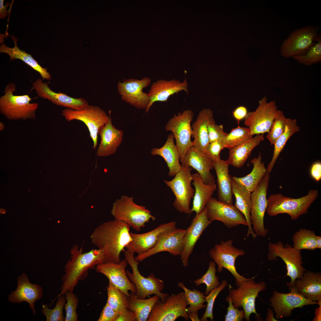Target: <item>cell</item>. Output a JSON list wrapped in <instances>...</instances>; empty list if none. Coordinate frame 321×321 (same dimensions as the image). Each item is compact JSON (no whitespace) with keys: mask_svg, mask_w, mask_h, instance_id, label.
<instances>
[{"mask_svg":"<svg viewBox=\"0 0 321 321\" xmlns=\"http://www.w3.org/2000/svg\"><path fill=\"white\" fill-rule=\"evenodd\" d=\"M130 228L126 223L116 219L104 222L92 232L91 241L97 248L103 250L106 262L119 263L120 253L133 241Z\"/></svg>","mask_w":321,"mask_h":321,"instance_id":"1","label":"cell"},{"mask_svg":"<svg viewBox=\"0 0 321 321\" xmlns=\"http://www.w3.org/2000/svg\"><path fill=\"white\" fill-rule=\"evenodd\" d=\"M70 259L64 266L65 274L62 277V284L58 296L64 295L68 291L73 292L82 276L89 269L106 262L102 249H92L83 252V248L74 245L70 251Z\"/></svg>","mask_w":321,"mask_h":321,"instance_id":"2","label":"cell"},{"mask_svg":"<svg viewBox=\"0 0 321 321\" xmlns=\"http://www.w3.org/2000/svg\"><path fill=\"white\" fill-rule=\"evenodd\" d=\"M16 89V85L12 82L5 87L4 94L0 97L1 113L10 120L34 119L38 104L30 103L32 98L28 95H15Z\"/></svg>","mask_w":321,"mask_h":321,"instance_id":"3","label":"cell"},{"mask_svg":"<svg viewBox=\"0 0 321 321\" xmlns=\"http://www.w3.org/2000/svg\"><path fill=\"white\" fill-rule=\"evenodd\" d=\"M318 195L317 189L310 190L306 195L298 198L286 196L280 193L271 194L267 199L266 211L270 216L285 213L289 215L291 219L296 220L308 213Z\"/></svg>","mask_w":321,"mask_h":321,"instance_id":"4","label":"cell"},{"mask_svg":"<svg viewBox=\"0 0 321 321\" xmlns=\"http://www.w3.org/2000/svg\"><path fill=\"white\" fill-rule=\"evenodd\" d=\"M124 252L125 259L131 267L132 271V272L130 273L126 270V274L135 287L136 296L139 298L144 299L148 295L154 294L158 296L162 302H164L166 297L170 294L161 292L164 286L163 281L156 278L153 273L147 277L143 276L139 270L138 265L139 262L135 260L134 253L127 249Z\"/></svg>","mask_w":321,"mask_h":321,"instance_id":"5","label":"cell"},{"mask_svg":"<svg viewBox=\"0 0 321 321\" xmlns=\"http://www.w3.org/2000/svg\"><path fill=\"white\" fill-rule=\"evenodd\" d=\"M111 213L115 219L125 222L137 231L144 227L150 219L155 220L145 207L136 204L133 197L126 195L122 196L114 203Z\"/></svg>","mask_w":321,"mask_h":321,"instance_id":"6","label":"cell"},{"mask_svg":"<svg viewBox=\"0 0 321 321\" xmlns=\"http://www.w3.org/2000/svg\"><path fill=\"white\" fill-rule=\"evenodd\" d=\"M268 250V258L269 260H277V258L278 257L285 263L287 270L286 276L290 277L291 280L290 282L287 284L289 290L295 288V280L301 278L306 271L303 266L301 251L288 244L284 245L280 241L275 243L270 242Z\"/></svg>","mask_w":321,"mask_h":321,"instance_id":"7","label":"cell"},{"mask_svg":"<svg viewBox=\"0 0 321 321\" xmlns=\"http://www.w3.org/2000/svg\"><path fill=\"white\" fill-rule=\"evenodd\" d=\"M192 169L191 167L181 165V169L172 179L164 180L175 196L173 203L174 207L180 213L188 214L192 213L190 205L194 193V190L191 185Z\"/></svg>","mask_w":321,"mask_h":321,"instance_id":"8","label":"cell"},{"mask_svg":"<svg viewBox=\"0 0 321 321\" xmlns=\"http://www.w3.org/2000/svg\"><path fill=\"white\" fill-rule=\"evenodd\" d=\"M254 277L248 278L241 284L237 289L232 288L229 285L228 295L230 298L235 308L242 307L245 313V319L250 320V317L252 313L256 314L257 319L260 318V315L258 314L255 308V301L259 293L266 289V284L263 281L256 283Z\"/></svg>","mask_w":321,"mask_h":321,"instance_id":"9","label":"cell"},{"mask_svg":"<svg viewBox=\"0 0 321 321\" xmlns=\"http://www.w3.org/2000/svg\"><path fill=\"white\" fill-rule=\"evenodd\" d=\"M111 112L109 111L108 116L99 106L89 105L85 108L79 110L65 108L62 110V114L67 121L76 120L81 121L85 124L93 142V148L95 149L97 145L99 130L109 121Z\"/></svg>","mask_w":321,"mask_h":321,"instance_id":"10","label":"cell"},{"mask_svg":"<svg viewBox=\"0 0 321 321\" xmlns=\"http://www.w3.org/2000/svg\"><path fill=\"white\" fill-rule=\"evenodd\" d=\"M194 116L192 110H186L182 113L174 115L165 126L166 130L171 132L173 135L181 164L187 151L193 145L191 140L192 132L191 123Z\"/></svg>","mask_w":321,"mask_h":321,"instance_id":"11","label":"cell"},{"mask_svg":"<svg viewBox=\"0 0 321 321\" xmlns=\"http://www.w3.org/2000/svg\"><path fill=\"white\" fill-rule=\"evenodd\" d=\"M184 291L172 293L163 302L159 299L154 305L147 321H174L180 317L188 321Z\"/></svg>","mask_w":321,"mask_h":321,"instance_id":"12","label":"cell"},{"mask_svg":"<svg viewBox=\"0 0 321 321\" xmlns=\"http://www.w3.org/2000/svg\"><path fill=\"white\" fill-rule=\"evenodd\" d=\"M233 243V240L231 239L221 241L210 249L209 254L217 264L218 272H222L224 268L226 269L235 277L236 285L238 287L248 278L241 275L237 271L235 260L238 257L244 255L245 252L243 249L234 246Z\"/></svg>","mask_w":321,"mask_h":321,"instance_id":"13","label":"cell"},{"mask_svg":"<svg viewBox=\"0 0 321 321\" xmlns=\"http://www.w3.org/2000/svg\"><path fill=\"white\" fill-rule=\"evenodd\" d=\"M317 26L307 25L292 32L284 40L280 48L282 56L289 58L305 54L319 35Z\"/></svg>","mask_w":321,"mask_h":321,"instance_id":"14","label":"cell"},{"mask_svg":"<svg viewBox=\"0 0 321 321\" xmlns=\"http://www.w3.org/2000/svg\"><path fill=\"white\" fill-rule=\"evenodd\" d=\"M270 174L268 172L266 173L257 188L251 193L250 219L257 237H265L268 231L265 228L264 218L267 204Z\"/></svg>","mask_w":321,"mask_h":321,"instance_id":"15","label":"cell"},{"mask_svg":"<svg viewBox=\"0 0 321 321\" xmlns=\"http://www.w3.org/2000/svg\"><path fill=\"white\" fill-rule=\"evenodd\" d=\"M278 110L275 100L268 102L267 97L264 96L259 101L255 111L248 112L244 124L250 129L252 135L268 133Z\"/></svg>","mask_w":321,"mask_h":321,"instance_id":"16","label":"cell"},{"mask_svg":"<svg viewBox=\"0 0 321 321\" xmlns=\"http://www.w3.org/2000/svg\"><path fill=\"white\" fill-rule=\"evenodd\" d=\"M150 78L145 77L141 80L133 78L119 81L117 89L122 100L139 109H145L148 105L150 97L143 89L151 84Z\"/></svg>","mask_w":321,"mask_h":321,"instance_id":"17","label":"cell"},{"mask_svg":"<svg viewBox=\"0 0 321 321\" xmlns=\"http://www.w3.org/2000/svg\"><path fill=\"white\" fill-rule=\"evenodd\" d=\"M206 208L208 218L211 223L218 221L229 228L240 225L248 226L244 216L235 205L228 204L212 197L207 202Z\"/></svg>","mask_w":321,"mask_h":321,"instance_id":"18","label":"cell"},{"mask_svg":"<svg viewBox=\"0 0 321 321\" xmlns=\"http://www.w3.org/2000/svg\"><path fill=\"white\" fill-rule=\"evenodd\" d=\"M289 291V293H286L274 291L269 299L270 306L275 311L276 319L291 317L292 311L295 309L302 308L307 305L318 304V301L305 298L297 292L295 288Z\"/></svg>","mask_w":321,"mask_h":321,"instance_id":"19","label":"cell"},{"mask_svg":"<svg viewBox=\"0 0 321 321\" xmlns=\"http://www.w3.org/2000/svg\"><path fill=\"white\" fill-rule=\"evenodd\" d=\"M176 222L160 224L149 232L142 234L130 232L133 241L125 247L127 250L139 255L152 248L166 233L177 228Z\"/></svg>","mask_w":321,"mask_h":321,"instance_id":"20","label":"cell"},{"mask_svg":"<svg viewBox=\"0 0 321 321\" xmlns=\"http://www.w3.org/2000/svg\"><path fill=\"white\" fill-rule=\"evenodd\" d=\"M186 230L176 228L165 234L152 248L135 257L141 262L160 252L166 251L174 256H180L184 248V237Z\"/></svg>","mask_w":321,"mask_h":321,"instance_id":"21","label":"cell"},{"mask_svg":"<svg viewBox=\"0 0 321 321\" xmlns=\"http://www.w3.org/2000/svg\"><path fill=\"white\" fill-rule=\"evenodd\" d=\"M33 88L37 95L48 100L58 106L74 110H81L89 104L87 101L82 98H75L61 92L53 91L48 86L47 82H43L39 78L32 84Z\"/></svg>","mask_w":321,"mask_h":321,"instance_id":"22","label":"cell"},{"mask_svg":"<svg viewBox=\"0 0 321 321\" xmlns=\"http://www.w3.org/2000/svg\"><path fill=\"white\" fill-rule=\"evenodd\" d=\"M128 263L125 260L118 263L109 262L96 265V270L106 276L114 285L120 289L128 297L129 291L135 294L136 289L126 274L125 269Z\"/></svg>","mask_w":321,"mask_h":321,"instance_id":"23","label":"cell"},{"mask_svg":"<svg viewBox=\"0 0 321 321\" xmlns=\"http://www.w3.org/2000/svg\"><path fill=\"white\" fill-rule=\"evenodd\" d=\"M17 287L8 296L9 301L13 303H21L25 301L28 303L30 308L35 314V303L41 299L43 296V289L39 285L32 283L27 275L23 273L17 278Z\"/></svg>","mask_w":321,"mask_h":321,"instance_id":"24","label":"cell"},{"mask_svg":"<svg viewBox=\"0 0 321 321\" xmlns=\"http://www.w3.org/2000/svg\"><path fill=\"white\" fill-rule=\"evenodd\" d=\"M212 223L207 215L206 207L199 213L196 214L190 226L186 229L184 246L180 255L182 265H188V259L197 241L206 229Z\"/></svg>","mask_w":321,"mask_h":321,"instance_id":"25","label":"cell"},{"mask_svg":"<svg viewBox=\"0 0 321 321\" xmlns=\"http://www.w3.org/2000/svg\"><path fill=\"white\" fill-rule=\"evenodd\" d=\"M188 84L185 78L182 82L173 79L168 80L160 79L153 82L149 90L150 101L145 112H149L151 106L156 102H166L170 96L183 91L188 93Z\"/></svg>","mask_w":321,"mask_h":321,"instance_id":"26","label":"cell"},{"mask_svg":"<svg viewBox=\"0 0 321 321\" xmlns=\"http://www.w3.org/2000/svg\"><path fill=\"white\" fill-rule=\"evenodd\" d=\"M214 120L212 111L210 108H203L191 125L192 136L194 138L193 146L196 151L205 155L209 143L208 126Z\"/></svg>","mask_w":321,"mask_h":321,"instance_id":"27","label":"cell"},{"mask_svg":"<svg viewBox=\"0 0 321 321\" xmlns=\"http://www.w3.org/2000/svg\"><path fill=\"white\" fill-rule=\"evenodd\" d=\"M214 162L207 155L196 151L193 146L187 151L183 163L181 164L195 169L204 183L207 184H215L214 176L210 172L214 169Z\"/></svg>","mask_w":321,"mask_h":321,"instance_id":"28","label":"cell"},{"mask_svg":"<svg viewBox=\"0 0 321 321\" xmlns=\"http://www.w3.org/2000/svg\"><path fill=\"white\" fill-rule=\"evenodd\" d=\"M98 133L101 141L97 149V155L105 157L114 153L121 143L123 133L113 125L111 117L108 122L100 128Z\"/></svg>","mask_w":321,"mask_h":321,"instance_id":"29","label":"cell"},{"mask_svg":"<svg viewBox=\"0 0 321 321\" xmlns=\"http://www.w3.org/2000/svg\"><path fill=\"white\" fill-rule=\"evenodd\" d=\"M295 283L297 292L305 298L316 301L321 300L320 273L306 270Z\"/></svg>","mask_w":321,"mask_h":321,"instance_id":"30","label":"cell"},{"mask_svg":"<svg viewBox=\"0 0 321 321\" xmlns=\"http://www.w3.org/2000/svg\"><path fill=\"white\" fill-rule=\"evenodd\" d=\"M229 165L227 160L221 159L214 162L213 167L217 177L218 200L232 204L233 193Z\"/></svg>","mask_w":321,"mask_h":321,"instance_id":"31","label":"cell"},{"mask_svg":"<svg viewBox=\"0 0 321 321\" xmlns=\"http://www.w3.org/2000/svg\"><path fill=\"white\" fill-rule=\"evenodd\" d=\"M174 139L173 135L171 133L168 136L162 147L160 148H153L151 151L152 155L160 156L165 160L169 169L168 175L169 177H174L181 167L179 162L180 155Z\"/></svg>","mask_w":321,"mask_h":321,"instance_id":"32","label":"cell"},{"mask_svg":"<svg viewBox=\"0 0 321 321\" xmlns=\"http://www.w3.org/2000/svg\"><path fill=\"white\" fill-rule=\"evenodd\" d=\"M231 180L232 193L235 199V205L244 215L248 223V231L246 237L251 235L253 238H256L250 219L251 192L244 185L231 178Z\"/></svg>","mask_w":321,"mask_h":321,"instance_id":"33","label":"cell"},{"mask_svg":"<svg viewBox=\"0 0 321 321\" xmlns=\"http://www.w3.org/2000/svg\"><path fill=\"white\" fill-rule=\"evenodd\" d=\"M192 176L195 190L191 210L192 213L194 212L197 214L205 208L207 202L212 197L214 192L216 190L217 186L216 184L204 183L197 172L192 174Z\"/></svg>","mask_w":321,"mask_h":321,"instance_id":"34","label":"cell"},{"mask_svg":"<svg viewBox=\"0 0 321 321\" xmlns=\"http://www.w3.org/2000/svg\"><path fill=\"white\" fill-rule=\"evenodd\" d=\"M263 140V134L256 135L249 140L229 149L227 160L229 165L237 168L242 167L252 150Z\"/></svg>","mask_w":321,"mask_h":321,"instance_id":"35","label":"cell"},{"mask_svg":"<svg viewBox=\"0 0 321 321\" xmlns=\"http://www.w3.org/2000/svg\"><path fill=\"white\" fill-rule=\"evenodd\" d=\"M11 37L13 40L14 47L11 48L2 44L0 47V52L8 54L10 57V61L14 59L21 60L38 72L43 79L51 80L52 79L51 76L47 71V68L41 66L31 55L20 49L17 45V39L13 36H11Z\"/></svg>","mask_w":321,"mask_h":321,"instance_id":"36","label":"cell"},{"mask_svg":"<svg viewBox=\"0 0 321 321\" xmlns=\"http://www.w3.org/2000/svg\"><path fill=\"white\" fill-rule=\"evenodd\" d=\"M262 156L260 153L257 157L251 160L253 165L251 172L247 175L241 177L231 176L232 179L244 185L249 191L252 192L257 188L263 177L267 172L262 161Z\"/></svg>","mask_w":321,"mask_h":321,"instance_id":"37","label":"cell"},{"mask_svg":"<svg viewBox=\"0 0 321 321\" xmlns=\"http://www.w3.org/2000/svg\"><path fill=\"white\" fill-rule=\"evenodd\" d=\"M159 299L156 295L148 299H140L131 292L128 297V309L135 314L136 321H147L154 305Z\"/></svg>","mask_w":321,"mask_h":321,"instance_id":"38","label":"cell"},{"mask_svg":"<svg viewBox=\"0 0 321 321\" xmlns=\"http://www.w3.org/2000/svg\"><path fill=\"white\" fill-rule=\"evenodd\" d=\"M178 286L184 290L187 305H189L187 308L189 318L192 321H200L198 315V311L206 306L204 304L205 302L204 294L194 289L193 290L188 289L181 282L178 283Z\"/></svg>","mask_w":321,"mask_h":321,"instance_id":"39","label":"cell"},{"mask_svg":"<svg viewBox=\"0 0 321 321\" xmlns=\"http://www.w3.org/2000/svg\"><path fill=\"white\" fill-rule=\"evenodd\" d=\"M299 130L300 128L298 125L296 119L287 118L284 131L273 144L274 149L273 156L267 169L268 173L270 174L271 172L277 159L288 140L294 133Z\"/></svg>","mask_w":321,"mask_h":321,"instance_id":"40","label":"cell"},{"mask_svg":"<svg viewBox=\"0 0 321 321\" xmlns=\"http://www.w3.org/2000/svg\"><path fill=\"white\" fill-rule=\"evenodd\" d=\"M316 236L314 231L300 228L296 232L293 236V247L300 251L303 249L314 250L317 248Z\"/></svg>","mask_w":321,"mask_h":321,"instance_id":"41","label":"cell"},{"mask_svg":"<svg viewBox=\"0 0 321 321\" xmlns=\"http://www.w3.org/2000/svg\"><path fill=\"white\" fill-rule=\"evenodd\" d=\"M107 303L115 311L120 313L128 309V297L120 289L109 282L107 287Z\"/></svg>","mask_w":321,"mask_h":321,"instance_id":"42","label":"cell"},{"mask_svg":"<svg viewBox=\"0 0 321 321\" xmlns=\"http://www.w3.org/2000/svg\"><path fill=\"white\" fill-rule=\"evenodd\" d=\"M253 138L250 129L239 125L233 128L227 133L222 142L225 148L229 150L244 143Z\"/></svg>","mask_w":321,"mask_h":321,"instance_id":"43","label":"cell"},{"mask_svg":"<svg viewBox=\"0 0 321 321\" xmlns=\"http://www.w3.org/2000/svg\"><path fill=\"white\" fill-rule=\"evenodd\" d=\"M317 42L312 44L307 51L304 54L295 56L292 58L299 63L306 66H309L321 62V38L319 35L316 40Z\"/></svg>","mask_w":321,"mask_h":321,"instance_id":"44","label":"cell"},{"mask_svg":"<svg viewBox=\"0 0 321 321\" xmlns=\"http://www.w3.org/2000/svg\"><path fill=\"white\" fill-rule=\"evenodd\" d=\"M215 266V263L214 261H210L208 269L206 273L200 278L194 281V284L197 286H199L202 284L206 285V291L204 293L206 296L220 285L218 281V277L216 274V269Z\"/></svg>","mask_w":321,"mask_h":321,"instance_id":"45","label":"cell"},{"mask_svg":"<svg viewBox=\"0 0 321 321\" xmlns=\"http://www.w3.org/2000/svg\"><path fill=\"white\" fill-rule=\"evenodd\" d=\"M55 307L53 309L48 307L47 304L43 305L41 313L45 316L47 321H64L63 310L66 303V299L64 295L58 296Z\"/></svg>","mask_w":321,"mask_h":321,"instance_id":"46","label":"cell"},{"mask_svg":"<svg viewBox=\"0 0 321 321\" xmlns=\"http://www.w3.org/2000/svg\"><path fill=\"white\" fill-rule=\"evenodd\" d=\"M287 119L283 112L278 110L275 119L266 136L271 145H273L284 131Z\"/></svg>","mask_w":321,"mask_h":321,"instance_id":"47","label":"cell"},{"mask_svg":"<svg viewBox=\"0 0 321 321\" xmlns=\"http://www.w3.org/2000/svg\"><path fill=\"white\" fill-rule=\"evenodd\" d=\"M227 282L226 280H223L219 287L214 289L208 295L205 296V302H207V305L205 312L200 319V321H207L208 318H210L211 321L213 320V309L215 299L220 292L227 286Z\"/></svg>","mask_w":321,"mask_h":321,"instance_id":"48","label":"cell"},{"mask_svg":"<svg viewBox=\"0 0 321 321\" xmlns=\"http://www.w3.org/2000/svg\"><path fill=\"white\" fill-rule=\"evenodd\" d=\"M66 303L64 305L66 314L65 321H77L78 315L76 310L78 299L73 292L68 291L65 295Z\"/></svg>","mask_w":321,"mask_h":321,"instance_id":"49","label":"cell"},{"mask_svg":"<svg viewBox=\"0 0 321 321\" xmlns=\"http://www.w3.org/2000/svg\"><path fill=\"white\" fill-rule=\"evenodd\" d=\"M208 133L209 143L215 141H222L227 134L224 130L223 125L216 124L215 120L209 124Z\"/></svg>","mask_w":321,"mask_h":321,"instance_id":"50","label":"cell"},{"mask_svg":"<svg viewBox=\"0 0 321 321\" xmlns=\"http://www.w3.org/2000/svg\"><path fill=\"white\" fill-rule=\"evenodd\" d=\"M225 300L228 302L229 306L225 317V321H241L245 318V313L244 310H239V308H235L229 295L226 297Z\"/></svg>","mask_w":321,"mask_h":321,"instance_id":"51","label":"cell"},{"mask_svg":"<svg viewBox=\"0 0 321 321\" xmlns=\"http://www.w3.org/2000/svg\"><path fill=\"white\" fill-rule=\"evenodd\" d=\"M225 148L222 141H215L210 143L206 150V154L214 162L221 159L220 153Z\"/></svg>","mask_w":321,"mask_h":321,"instance_id":"52","label":"cell"},{"mask_svg":"<svg viewBox=\"0 0 321 321\" xmlns=\"http://www.w3.org/2000/svg\"><path fill=\"white\" fill-rule=\"evenodd\" d=\"M119 313L113 309L106 303L103 307L97 321H116Z\"/></svg>","mask_w":321,"mask_h":321,"instance_id":"53","label":"cell"},{"mask_svg":"<svg viewBox=\"0 0 321 321\" xmlns=\"http://www.w3.org/2000/svg\"><path fill=\"white\" fill-rule=\"evenodd\" d=\"M310 175L315 181L318 182L321 179V163L316 161L313 163L310 169Z\"/></svg>","mask_w":321,"mask_h":321,"instance_id":"54","label":"cell"},{"mask_svg":"<svg viewBox=\"0 0 321 321\" xmlns=\"http://www.w3.org/2000/svg\"><path fill=\"white\" fill-rule=\"evenodd\" d=\"M246 107L243 106H239L235 108L232 112L234 118L238 122L244 119L248 113Z\"/></svg>","mask_w":321,"mask_h":321,"instance_id":"55","label":"cell"},{"mask_svg":"<svg viewBox=\"0 0 321 321\" xmlns=\"http://www.w3.org/2000/svg\"><path fill=\"white\" fill-rule=\"evenodd\" d=\"M116 321H136L135 314L126 309L119 313Z\"/></svg>","mask_w":321,"mask_h":321,"instance_id":"56","label":"cell"},{"mask_svg":"<svg viewBox=\"0 0 321 321\" xmlns=\"http://www.w3.org/2000/svg\"><path fill=\"white\" fill-rule=\"evenodd\" d=\"M4 0H0V17L1 19H4L6 17L8 14V11L7 8L8 5L4 6Z\"/></svg>","mask_w":321,"mask_h":321,"instance_id":"57","label":"cell"},{"mask_svg":"<svg viewBox=\"0 0 321 321\" xmlns=\"http://www.w3.org/2000/svg\"><path fill=\"white\" fill-rule=\"evenodd\" d=\"M273 310L270 308L268 309L267 316L265 319V321H277L273 317Z\"/></svg>","mask_w":321,"mask_h":321,"instance_id":"58","label":"cell"},{"mask_svg":"<svg viewBox=\"0 0 321 321\" xmlns=\"http://www.w3.org/2000/svg\"><path fill=\"white\" fill-rule=\"evenodd\" d=\"M318 304L320 306L315 310V317L313 321H321V301L319 302Z\"/></svg>","mask_w":321,"mask_h":321,"instance_id":"59","label":"cell"},{"mask_svg":"<svg viewBox=\"0 0 321 321\" xmlns=\"http://www.w3.org/2000/svg\"><path fill=\"white\" fill-rule=\"evenodd\" d=\"M316 244L317 248H321V237L317 236L316 237Z\"/></svg>","mask_w":321,"mask_h":321,"instance_id":"60","label":"cell"},{"mask_svg":"<svg viewBox=\"0 0 321 321\" xmlns=\"http://www.w3.org/2000/svg\"><path fill=\"white\" fill-rule=\"evenodd\" d=\"M4 129V124L2 122H0V130L1 131L3 130Z\"/></svg>","mask_w":321,"mask_h":321,"instance_id":"61","label":"cell"}]
</instances>
